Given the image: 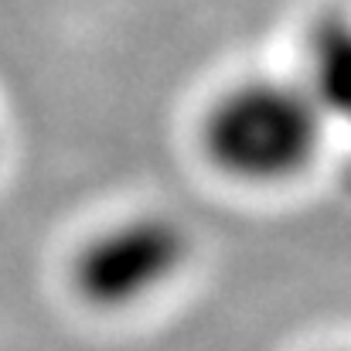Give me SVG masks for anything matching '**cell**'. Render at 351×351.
<instances>
[{"mask_svg": "<svg viewBox=\"0 0 351 351\" xmlns=\"http://www.w3.org/2000/svg\"><path fill=\"white\" fill-rule=\"evenodd\" d=\"M328 117L304 82L252 79L229 89L205 117L208 160L245 184H283L311 167Z\"/></svg>", "mask_w": 351, "mask_h": 351, "instance_id": "cell-1", "label": "cell"}, {"mask_svg": "<svg viewBox=\"0 0 351 351\" xmlns=\"http://www.w3.org/2000/svg\"><path fill=\"white\" fill-rule=\"evenodd\" d=\"M191 239L167 215H133L96 232L72 259L79 297L99 311H126L164 287L188 266Z\"/></svg>", "mask_w": 351, "mask_h": 351, "instance_id": "cell-2", "label": "cell"}, {"mask_svg": "<svg viewBox=\"0 0 351 351\" xmlns=\"http://www.w3.org/2000/svg\"><path fill=\"white\" fill-rule=\"evenodd\" d=\"M300 82L328 119L351 123V17L331 14L311 27Z\"/></svg>", "mask_w": 351, "mask_h": 351, "instance_id": "cell-3", "label": "cell"}]
</instances>
